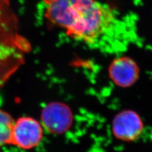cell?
Returning a JSON list of instances; mask_svg holds the SVG:
<instances>
[{
    "label": "cell",
    "instance_id": "cell-1",
    "mask_svg": "<svg viewBox=\"0 0 152 152\" xmlns=\"http://www.w3.org/2000/svg\"><path fill=\"white\" fill-rule=\"evenodd\" d=\"M60 28L72 39L106 53L122 51L129 37L115 10L97 0H73Z\"/></svg>",
    "mask_w": 152,
    "mask_h": 152
},
{
    "label": "cell",
    "instance_id": "cell-2",
    "mask_svg": "<svg viewBox=\"0 0 152 152\" xmlns=\"http://www.w3.org/2000/svg\"><path fill=\"white\" fill-rule=\"evenodd\" d=\"M42 134V127L37 121L28 117H20L14 124L12 143L23 149H31L39 144Z\"/></svg>",
    "mask_w": 152,
    "mask_h": 152
},
{
    "label": "cell",
    "instance_id": "cell-3",
    "mask_svg": "<svg viewBox=\"0 0 152 152\" xmlns=\"http://www.w3.org/2000/svg\"><path fill=\"white\" fill-rule=\"evenodd\" d=\"M41 121L47 131L53 134H61L67 131L72 124V112L64 103H51L42 110Z\"/></svg>",
    "mask_w": 152,
    "mask_h": 152
},
{
    "label": "cell",
    "instance_id": "cell-4",
    "mask_svg": "<svg viewBox=\"0 0 152 152\" xmlns=\"http://www.w3.org/2000/svg\"><path fill=\"white\" fill-rule=\"evenodd\" d=\"M112 132L116 138L125 142L137 140L143 131L141 118L136 112L126 110L118 113L112 122Z\"/></svg>",
    "mask_w": 152,
    "mask_h": 152
},
{
    "label": "cell",
    "instance_id": "cell-5",
    "mask_svg": "<svg viewBox=\"0 0 152 152\" xmlns=\"http://www.w3.org/2000/svg\"><path fill=\"white\" fill-rule=\"evenodd\" d=\"M112 81L118 86L130 87L140 76V69L135 61L129 57L121 56L114 60L109 67Z\"/></svg>",
    "mask_w": 152,
    "mask_h": 152
},
{
    "label": "cell",
    "instance_id": "cell-6",
    "mask_svg": "<svg viewBox=\"0 0 152 152\" xmlns=\"http://www.w3.org/2000/svg\"><path fill=\"white\" fill-rule=\"evenodd\" d=\"M14 124L10 114L0 110V145L12 142Z\"/></svg>",
    "mask_w": 152,
    "mask_h": 152
},
{
    "label": "cell",
    "instance_id": "cell-7",
    "mask_svg": "<svg viewBox=\"0 0 152 152\" xmlns=\"http://www.w3.org/2000/svg\"><path fill=\"white\" fill-rule=\"evenodd\" d=\"M10 0H0V9L8 6L9 4Z\"/></svg>",
    "mask_w": 152,
    "mask_h": 152
}]
</instances>
